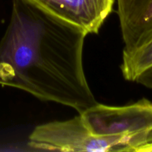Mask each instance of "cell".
I'll list each match as a JSON object with an SVG mask.
<instances>
[{
  "label": "cell",
  "instance_id": "6da1fadb",
  "mask_svg": "<svg viewBox=\"0 0 152 152\" xmlns=\"http://www.w3.org/2000/svg\"><path fill=\"white\" fill-rule=\"evenodd\" d=\"M86 35L23 0H13L0 40V85L78 114L90 108L98 102L83 68Z\"/></svg>",
  "mask_w": 152,
  "mask_h": 152
},
{
  "label": "cell",
  "instance_id": "7a4b0ae2",
  "mask_svg": "<svg viewBox=\"0 0 152 152\" xmlns=\"http://www.w3.org/2000/svg\"><path fill=\"white\" fill-rule=\"evenodd\" d=\"M79 114L94 134L120 140L125 151L139 152L152 134V102L145 99L124 106L97 103Z\"/></svg>",
  "mask_w": 152,
  "mask_h": 152
},
{
  "label": "cell",
  "instance_id": "3957f363",
  "mask_svg": "<svg viewBox=\"0 0 152 152\" xmlns=\"http://www.w3.org/2000/svg\"><path fill=\"white\" fill-rule=\"evenodd\" d=\"M28 145L40 151H125L120 140L94 134L79 114L69 120L37 126L28 137Z\"/></svg>",
  "mask_w": 152,
  "mask_h": 152
},
{
  "label": "cell",
  "instance_id": "277c9868",
  "mask_svg": "<svg viewBox=\"0 0 152 152\" xmlns=\"http://www.w3.org/2000/svg\"><path fill=\"white\" fill-rule=\"evenodd\" d=\"M56 19L84 31L98 34L113 10L114 0H23Z\"/></svg>",
  "mask_w": 152,
  "mask_h": 152
},
{
  "label": "cell",
  "instance_id": "5b68a950",
  "mask_svg": "<svg viewBox=\"0 0 152 152\" xmlns=\"http://www.w3.org/2000/svg\"><path fill=\"white\" fill-rule=\"evenodd\" d=\"M123 51L131 52L152 39V0H117Z\"/></svg>",
  "mask_w": 152,
  "mask_h": 152
},
{
  "label": "cell",
  "instance_id": "8992f818",
  "mask_svg": "<svg viewBox=\"0 0 152 152\" xmlns=\"http://www.w3.org/2000/svg\"><path fill=\"white\" fill-rule=\"evenodd\" d=\"M152 66V39L145 45L131 52H122L121 71L128 81L135 82L137 77Z\"/></svg>",
  "mask_w": 152,
  "mask_h": 152
},
{
  "label": "cell",
  "instance_id": "52a82bcc",
  "mask_svg": "<svg viewBox=\"0 0 152 152\" xmlns=\"http://www.w3.org/2000/svg\"><path fill=\"white\" fill-rule=\"evenodd\" d=\"M135 82L148 88H152V66L143 71L137 77Z\"/></svg>",
  "mask_w": 152,
  "mask_h": 152
},
{
  "label": "cell",
  "instance_id": "ba28073f",
  "mask_svg": "<svg viewBox=\"0 0 152 152\" xmlns=\"http://www.w3.org/2000/svg\"><path fill=\"white\" fill-rule=\"evenodd\" d=\"M140 152H152V142L149 144V145H147L146 146L143 147Z\"/></svg>",
  "mask_w": 152,
  "mask_h": 152
}]
</instances>
